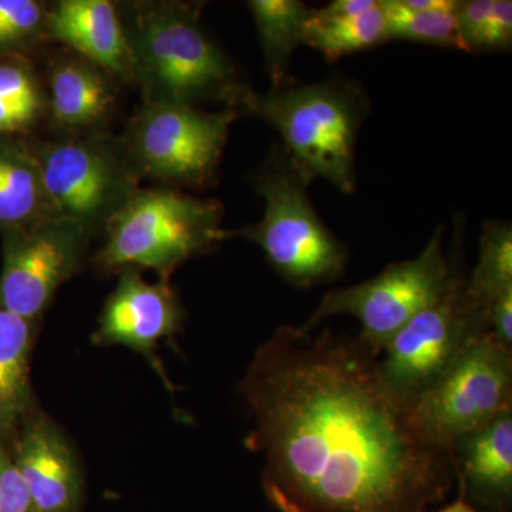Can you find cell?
<instances>
[{
    "instance_id": "1",
    "label": "cell",
    "mask_w": 512,
    "mask_h": 512,
    "mask_svg": "<svg viewBox=\"0 0 512 512\" xmlns=\"http://www.w3.org/2000/svg\"><path fill=\"white\" fill-rule=\"evenodd\" d=\"M360 338L281 326L239 383L254 417L245 444L264 458L278 512H427L456 481L380 379Z\"/></svg>"
},
{
    "instance_id": "2",
    "label": "cell",
    "mask_w": 512,
    "mask_h": 512,
    "mask_svg": "<svg viewBox=\"0 0 512 512\" xmlns=\"http://www.w3.org/2000/svg\"><path fill=\"white\" fill-rule=\"evenodd\" d=\"M241 109L281 134L285 156L308 187L322 178L343 194L355 191L357 137L370 109L359 83L343 77L299 83L291 77L268 93L249 92Z\"/></svg>"
},
{
    "instance_id": "3",
    "label": "cell",
    "mask_w": 512,
    "mask_h": 512,
    "mask_svg": "<svg viewBox=\"0 0 512 512\" xmlns=\"http://www.w3.org/2000/svg\"><path fill=\"white\" fill-rule=\"evenodd\" d=\"M126 32L134 79L143 86L148 103L194 106L218 100L238 110L251 92L238 82L234 64L188 6L141 5Z\"/></svg>"
},
{
    "instance_id": "4",
    "label": "cell",
    "mask_w": 512,
    "mask_h": 512,
    "mask_svg": "<svg viewBox=\"0 0 512 512\" xmlns=\"http://www.w3.org/2000/svg\"><path fill=\"white\" fill-rule=\"evenodd\" d=\"M254 185L264 198V217L242 229V235L264 251L276 274L298 288L330 284L345 274L348 248L320 220L308 185L282 147L255 174Z\"/></svg>"
},
{
    "instance_id": "5",
    "label": "cell",
    "mask_w": 512,
    "mask_h": 512,
    "mask_svg": "<svg viewBox=\"0 0 512 512\" xmlns=\"http://www.w3.org/2000/svg\"><path fill=\"white\" fill-rule=\"evenodd\" d=\"M220 202L158 188L137 190L107 225L97 254L104 269H154L168 278L178 265L228 237Z\"/></svg>"
},
{
    "instance_id": "6",
    "label": "cell",
    "mask_w": 512,
    "mask_h": 512,
    "mask_svg": "<svg viewBox=\"0 0 512 512\" xmlns=\"http://www.w3.org/2000/svg\"><path fill=\"white\" fill-rule=\"evenodd\" d=\"M466 281L454 268L443 295L404 325L377 360L384 387L407 412L474 340L490 333L488 312L468 299Z\"/></svg>"
},
{
    "instance_id": "7",
    "label": "cell",
    "mask_w": 512,
    "mask_h": 512,
    "mask_svg": "<svg viewBox=\"0 0 512 512\" xmlns=\"http://www.w3.org/2000/svg\"><path fill=\"white\" fill-rule=\"evenodd\" d=\"M443 237L444 227H439L416 258L387 266L362 284L326 293L301 328L313 332L330 316H355L362 323L359 338L382 355L393 336L450 284L454 266L444 252Z\"/></svg>"
},
{
    "instance_id": "8",
    "label": "cell",
    "mask_w": 512,
    "mask_h": 512,
    "mask_svg": "<svg viewBox=\"0 0 512 512\" xmlns=\"http://www.w3.org/2000/svg\"><path fill=\"white\" fill-rule=\"evenodd\" d=\"M512 410V350L491 333L474 340L409 409L420 439L453 453L461 437Z\"/></svg>"
},
{
    "instance_id": "9",
    "label": "cell",
    "mask_w": 512,
    "mask_h": 512,
    "mask_svg": "<svg viewBox=\"0 0 512 512\" xmlns=\"http://www.w3.org/2000/svg\"><path fill=\"white\" fill-rule=\"evenodd\" d=\"M237 110L202 111L174 103H147L128 133V151L141 173L187 185L210 183Z\"/></svg>"
},
{
    "instance_id": "10",
    "label": "cell",
    "mask_w": 512,
    "mask_h": 512,
    "mask_svg": "<svg viewBox=\"0 0 512 512\" xmlns=\"http://www.w3.org/2000/svg\"><path fill=\"white\" fill-rule=\"evenodd\" d=\"M50 212L84 231L107 224L137 191L136 175L116 151L94 140H67L33 150Z\"/></svg>"
},
{
    "instance_id": "11",
    "label": "cell",
    "mask_w": 512,
    "mask_h": 512,
    "mask_svg": "<svg viewBox=\"0 0 512 512\" xmlns=\"http://www.w3.org/2000/svg\"><path fill=\"white\" fill-rule=\"evenodd\" d=\"M0 234V309L36 322L79 269L90 234L53 214L28 225L0 227Z\"/></svg>"
},
{
    "instance_id": "12",
    "label": "cell",
    "mask_w": 512,
    "mask_h": 512,
    "mask_svg": "<svg viewBox=\"0 0 512 512\" xmlns=\"http://www.w3.org/2000/svg\"><path fill=\"white\" fill-rule=\"evenodd\" d=\"M184 312L168 278L146 281L136 268L121 269L120 281L101 312L93 342L120 345L141 353L170 386L157 357L158 343L175 336Z\"/></svg>"
},
{
    "instance_id": "13",
    "label": "cell",
    "mask_w": 512,
    "mask_h": 512,
    "mask_svg": "<svg viewBox=\"0 0 512 512\" xmlns=\"http://www.w3.org/2000/svg\"><path fill=\"white\" fill-rule=\"evenodd\" d=\"M37 512H77L82 471L69 441L47 417H28L10 451Z\"/></svg>"
},
{
    "instance_id": "14",
    "label": "cell",
    "mask_w": 512,
    "mask_h": 512,
    "mask_svg": "<svg viewBox=\"0 0 512 512\" xmlns=\"http://www.w3.org/2000/svg\"><path fill=\"white\" fill-rule=\"evenodd\" d=\"M46 29L94 66L124 80L134 79L126 26L107 0H63L47 15Z\"/></svg>"
},
{
    "instance_id": "15",
    "label": "cell",
    "mask_w": 512,
    "mask_h": 512,
    "mask_svg": "<svg viewBox=\"0 0 512 512\" xmlns=\"http://www.w3.org/2000/svg\"><path fill=\"white\" fill-rule=\"evenodd\" d=\"M453 458L464 493L504 508L512 493V410L458 439Z\"/></svg>"
},
{
    "instance_id": "16",
    "label": "cell",
    "mask_w": 512,
    "mask_h": 512,
    "mask_svg": "<svg viewBox=\"0 0 512 512\" xmlns=\"http://www.w3.org/2000/svg\"><path fill=\"white\" fill-rule=\"evenodd\" d=\"M33 339V320L0 309V443L15 439L30 416Z\"/></svg>"
},
{
    "instance_id": "17",
    "label": "cell",
    "mask_w": 512,
    "mask_h": 512,
    "mask_svg": "<svg viewBox=\"0 0 512 512\" xmlns=\"http://www.w3.org/2000/svg\"><path fill=\"white\" fill-rule=\"evenodd\" d=\"M52 113L63 127L96 126L109 116L113 93L94 64L62 60L50 73Z\"/></svg>"
},
{
    "instance_id": "18",
    "label": "cell",
    "mask_w": 512,
    "mask_h": 512,
    "mask_svg": "<svg viewBox=\"0 0 512 512\" xmlns=\"http://www.w3.org/2000/svg\"><path fill=\"white\" fill-rule=\"evenodd\" d=\"M49 214L35 154L0 137V227L28 225Z\"/></svg>"
},
{
    "instance_id": "19",
    "label": "cell",
    "mask_w": 512,
    "mask_h": 512,
    "mask_svg": "<svg viewBox=\"0 0 512 512\" xmlns=\"http://www.w3.org/2000/svg\"><path fill=\"white\" fill-rule=\"evenodd\" d=\"M248 8L264 52L266 72L272 87L279 86L292 77V56L298 47L305 46V26L313 8L299 0H251Z\"/></svg>"
},
{
    "instance_id": "20",
    "label": "cell",
    "mask_w": 512,
    "mask_h": 512,
    "mask_svg": "<svg viewBox=\"0 0 512 512\" xmlns=\"http://www.w3.org/2000/svg\"><path fill=\"white\" fill-rule=\"evenodd\" d=\"M386 20L380 2L375 9L359 16L336 18L313 9L305 26V46L318 50L329 63L387 42Z\"/></svg>"
},
{
    "instance_id": "21",
    "label": "cell",
    "mask_w": 512,
    "mask_h": 512,
    "mask_svg": "<svg viewBox=\"0 0 512 512\" xmlns=\"http://www.w3.org/2000/svg\"><path fill=\"white\" fill-rule=\"evenodd\" d=\"M512 289V227L508 221L485 222L476 268L466 281L468 299L488 312L491 303Z\"/></svg>"
},
{
    "instance_id": "22",
    "label": "cell",
    "mask_w": 512,
    "mask_h": 512,
    "mask_svg": "<svg viewBox=\"0 0 512 512\" xmlns=\"http://www.w3.org/2000/svg\"><path fill=\"white\" fill-rule=\"evenodd\" d=\"M379 2L389 40H404L464 52L458 30V6L451 9L419 10L407 8L402 0Z\"/></svg>"
},
{
    "instance_id": "23",
    "label": "cell",
    "mask_w": 512,
    "mask_h": 512,
    "mask_svg": "<svg viewBox=\"0 0 512 512\" xmlns=\"http://www.w3.org/2000/svg\"><path fill=\"white\" fill-rule=\"evenodd\" d=\"M464 52H505L512 45L510 0H467L457 8Z\"/></svg>"
},
{
    "instance_id": "24",
    "label": "cell",
    "mask_w": 512,
    "mask_h": 512,
    "mask_svg": "<svg viewBox=\"0 0 512 512\" xmlns=\"http://www.w3.org/2000/svg\"><path fill=\"white\" fill-rule=\"evenodd\" d=\"M47 15L35 0H0V55H16L36 45Z\"/></svg>"
},
{
    "instance_id": "25",
    "label": "cell",
    "mask_w": 512,
    "mask_h": 512,
    "mask_svg": "<svg viewBox=\"0 0 512 512\" xmlns=\"http://www.w3.org/2000/svg\"><path fill=\"white\" fill-rule=\"evenodd\" d=\"M0 100L25 111L33 120L43 107L42 93L35 74L26 64L10 59L0 62Z\"/></svg>"
},
{
    "instance_id": "26",
    "label": "cell",
    "mask_w": 512,
    "mask_h": 512,
    "mask_svg": "<svg viewBox=\"0 0 512 512\" xmlns=\"http://www.w3.org/2000/svg\"><path fill=\"white\" fill-rule=\"evenodd\" d=\"M0 512H37L5 443H0Z\"/></svg>"
},
{
    "instance_id": "27",
    "label": "cell",
    "mask_w": 512,
    "mask_h": 512,
    "mask_svg": "<svg viewBox=\"0 0 512 512\" xmlns=\"http://www.w3.org/2000/svg\"><path fill=\"white\" fill-rule=\"evenodd\" d=\"M488 328L497 342L512 350V289L491 303L488 308Z\"/></svg>"
},
{
    "instance_id": "28",
    "label": "cell",
    "mask_w": 512,
    "mask_h": 512,
    "mask_svg": "<svg viewBox=\"0 0 512 512\" xmlns=\"http://www.w3.org/2000/svg\"><path fill=\"white\" fill-rule=\"evenodd\" d=\"M379 0H335L325 8L318 9L319 13L325 16H336V18H349L370 12L376 8Z\"/></svg>"
},
{
    "instance_id": "29",
    "label": "cell",
    "mask_w": 512,
    "mask_h": 512,
    "mask_svg": "<svg viewBox=\"0 0 512 512\" xmlns=\"http://www.w3.org/2000/svg\"><path fill=\"white\" fill-rule=\"evenodd\" d=\"M32 123V117L28 116L25 111L16 109V107L0 100V137L18 133V131Z\"/></svg>"
},
{
    "instance_id": "30",
    "label": "cell",
    "mask_w": 512,
    "mask_h": 512,
    "mask_svg": "<svg viewBox=\"0 0 512 512\" xmlns=\"http://www.w3.org/2000/svg\"><path fill=\"white\" fill-rule=\"evenodd\" d=\"M439 512H477L474 510L473 507H471L470 504L467 503L464 498H460V500H457L456 503L447 505L446 508H443V510Z\"/></svg>"
}]
</instances>
